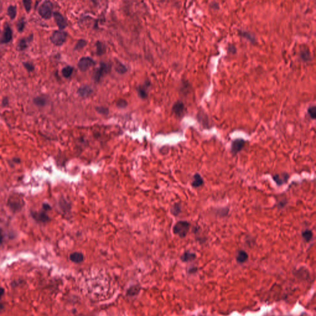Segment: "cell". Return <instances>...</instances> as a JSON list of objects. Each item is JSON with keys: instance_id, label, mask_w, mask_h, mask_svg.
<instances>
[{"instance_id": "2e32d148", "label": "cell", "mask_w": 316, "mask_h": 316, "mask_svg": "<svg viewBox=\"0 0 316 316\" xmlns=\"http://www.w3.org/2000/svg\"><path fill=\"white\" fill-rule=\"evenodd\" d=\"M70 260L75 263H81L84 259V254L80 252H74L70 254Z\"/></svg>"}, {"instance_id": "f1b7e54d", "label": "cell", "mask_w": 316, "mask_h": 316, "mask_svg": "<svg viewBox=\"0 0 316 316\" xmlns=\"http://www.w3.org/2000/svg\"><path fill=\"white\" fill-rule=\"evenodd\" d=\"M86 45H87V41L84 40V39H81V40H79L77 41V44H76V45H75V46L74 48V49L75 50L82 49Z\"/></svg>"}, {"instance_id": "8d00e7d4", "label": "cell", "mask_w": 316, "mask_h": 316, "mask_svg": "<svg viewBox=\"0 0 316 316\" xmlns=\"http://www.w3.org/2000/svg\"><path fill=\"white\" fill-rule=\"evenodd\" d=\"M96 110L99 113H101L102 114H108L109 113L108 109L106 108H104V107H98L96 108Z\"/></svg>"}, {"instance_id": "52a82bcc", "label": "cell", "mask_w": 316, "mask_h": 316, "mask_svg": "<svg viewBox=\"0 0 316 316\" xmlns=\"http://www.w3.org/2000/svg\"><path fill=\"white\" fill-rule=\"evenodd\" d=\"M95 64V62L93 59L89 57H84L79 60L78 67L82 72H85Z\"/></svg>"}, {"instance_id": "ee69618b", "label": "cell", "mask_w": 316, "mask_h": 316, "mask_svg": "<svg viewBox=\"0 0 316 316\" xmlns=\"http://www.w3.org/2000/svg\"><path fill=\"white\" fill-rule=\"evenodd\" d=\"M2 9V3H0V13H1Z\"/></svg>"}, {"instance_id": "ab89813d", "label": "cell", "mask_w": 316, "mask_h": 316, "mask_svg": "<svg viewBox=\"0 0 316 316\" xmlns=\"http://www.w3.org/2000/svg\"><path fill=\"white\" fill-rule=\"evenodd\" d=\"M3 240H4L3 232V230L1 228H0V245H1L3 243Z\"/></svg>"}, {"instance_id": "7bdbcfd3", "label": "cell", "mask_w": 316, "mask_h": 316, "mask_svg": "<svg viewBox=\"0 0 316 316\" xmlns=\"http://www.w3.org/2000/svg\"><path fill=\"white\" fill-rule=\"evenodd\" d=\"M4 292H5L4 289L3 288H0V299H1L2 296L4 294Z\"/></svg>"}, {"instance_id": "4fadbf2b", "label": "cell", "mask_w": 316, "mask_h": 316, "mask_svg": "<svg viewBox=\"0 0 316 316\" xmlns=\"http://www.w3.org/2000/svg\"><path fill=\"white\" fill-rule=\"evenodd\" d=\"M32 216L36 221H38L40 222L46 223L49 222L50 220L49 216L43 211L39 213H32Z\"/></svg>"}, {"instance_id": "8992f818", "label": "cell", "mask_w": 316, "mask_h": 316, "mask_svg": "<svg viewBox=\"0 0 316 316\" xmlns=\"http://www.w3.org/2000/svg\"><path fill=\"white\" fill-rule=\"evenodd\" d=\"M110 70V66L106 63H101L99 67L96 70L94 75V79L96 82H99L101 78Z\"/></svg>"}, {"instance_id": "d590c367", "label": "cell", "mask_w": 316, "mask_h": 316, "mask_svg": "<svg viewBox=\"0 0 316 316\" xmlns=\"http://www.w3.org/2000/svg\"><path fill=\"white\" fill-rule=\"evenodd\" d=\"M145 89H146V88L143 87H140L138 88V94L142 98H145L147 96V93H146V90Z\"/></svg>"}, {"instance_id": "6da1fadb", "label": "cell", "mask_w": 316, "mask_h": 316, "mask_svg": "<svg viewBox=\"0 0 316 316\" xmlns=\"http://www.w3.org/2000/svg\"><path fill=\"white\" fill-rule=\"evenodd\" d=\"M191 224L185 221L177 222L173 227V232L180 238H185L190 229Z\"/></svg>"}, {"instance_id": "3957f363", "label": "cell", "mask_w": 316, "mask_h": 316, "mask_svg": "<svg viewBox=\"0 0 316 316\" xmlns=\"http://www.w3.org/2000/svg\"><path fill=\"white\" fill-rule=\"evenodd\" d=\"M67 34L63 31H56L50 37V40L52 44L56 46L63 45L67 38Z\"/></svg>"}, {"instance_id": "e575fe53", "label": "cell", "mask_w": 316, "mask_h": 316, "mask_svg": "<svg viewBox=\"0 0 316 316\" xmlns=\"http://www.w3.org/2000/svg\"><path fill=\"white\" fill-rule=\"evenodd\" d=\"M217 212H220V213L217 214L218 216H220L221 217H224L227 216L229 212V209L228 207L225 208H221V209L217 210Z\"/></svg>"}, {"instance_id": "f546056e", "label": "cell", "mask_w": 316, "mask_h": 316, "mask_svg": "<svg viewBox=\"0 0 316 316\" xmlns=\"http://www.w3.org/2000/svg\"><path fill=\"white\" fill-rule=\"evenodd\" d=\"M116 70L119 73V74H124L127 72V67L122 63L118 62L117 64H116Z\"/></svg>"}, {"instance_id": "b9f144b4", "label": "cell", "mask_w": 316, "mask_h": 316, "mask_svg": "<svg viewBox=\"0 0 316 316\" xmlns=\"http://www.w3.org/2000/svg\"><path fill=\"white\" fill-rule=\"evenodd\" d=\"M210 7H211L213 9H219V4L217 3H213L211 5H210Z\"/></svg>"}, {"instance_id": "cb8c5ba5", "label": "cell", "mask_w": 316, "mask_h": 316, "mask_svg": "<svg viewBox=\"0 0 316 316\" xmlns=\"http://www.w3.org/2000/svg\"><path fill=\"white\" fill-rule=\"evenodd\" d=\"M302 237L306 242H309L312 240L313 237V232L311 230L307 229L302 232Z\"/></svg>"}, {"instance_id": "4316f807", "label": "cell", "mask_w": 316, "mask_h": 316, "mask_svg": "<svg viewBox=\"0 0 316 316\" xmlns=\"http://www.w3.org/2000/svg\"><path fill=\"white\" fill-rule=\"evenodd\" d=\"M74 70V68L70 66H67L62 69V74L65 78H69L71 76Z\"/></svg>"}, {"instance_id": "d6986e66", "label": "cell", "mask_w": 316, "mask_h": 316, "mask_svg": "<svg viewBox=\"0 0 316 316\" xmlns=\"http://www.w3.org/2000/svg\"><path fill=\"white\" fill-rule=\"evenodd\" d=\"M248 259V253L244 250H239L237 253L236 260L239 263H244Z\"/></svg>"}, {"instance_id": "7c38bea8", "label": "cell", "mask_w": 316, "mask_h": 316, "mask_svg": "<svg viewBox=\"0 0 316 316\" xmlns=\"http://www.w3.org/2000/svg\"><path fill=\"white\" fill-rule=\"evenodd\" d=\"M197 117L198 121L203 125L204 127L209 128L210 127L209 117L203 111H200L198 113Z\"/></svg>"}, {"instance_id": "d4e9b609", "label": "cell", "mask_w": 316, "mask_h": 316, "mask_svg": "<svg viewBox=\"0 0 316 316\" xmlns=\"http://www.w3.org/2000/svg\"><path fill=\"white\" fill-rule=\"evenodd\" d=\"M96 53L98 55H102L105 52H106V46H105L102 42L97 41L96 43Z\"/></svg>"}, {"instance_id": "603a6c76", "label": "cell", "mask_w": 316, "mask_h": 316, "mask_svg": "<svg viewBox=\"0 0 316 316\" xmlns=\"http://www.w3.org/2000/svg\"><path fill=\"white\" fill-rule=\"evenodd\" d=\"M140 290V288L138 286H135V285L131 286H130L129 288V289L127 290V295L128 296H136V295H137L139 293Z\"/></svg>"}, {"instance_id": "83f0119b", "label": "cell", "mask_w": 316, "mask_h": 316, "mask_svg": "<svg viewBox=\"0 0 316 316\" xmlns=\"http://www.w3.org/2000/svg\"><path fill=\"white\" fill-rule=\"evenodd\" d=\"M25 27V20L23 18H22L19 20V21L17 23L16 27L17 29V31L19 32H22L24 30V28Z\"/></svg>"}, {"instance_id": "8fae6325", "label": "cell", "mask_w": 316, "mask_h": 316, "mask_svg": "<svg viewBox=\"0 0 316 316\" xmlns=\"http://www.w3.org/2000/svg\"><path fill=\"white\" fill-rule=\"evenodd\" d=\"M172 111L178 117H182L185 112V106L181 101H178L175 102L172 107Z\"/></svg>"}, {"instance_id": "277c9868", "label": "cell", "mask_w": 316, "mask_h": 316, "mask_svg": "<svg viewBox=\"0 0 316 316\" xmlns=\"http://www.w3.org/2000/svg\"><path fill=\"white\" fill-rule=\"evenodd\" d=\"M246 143V141L242 138H237L234 140L231 144L230 151L232 154L233 156H235L240 153L245 147Z\"/></svg>"}, {"instance_id": "ba28073f", "label": "cell", "mask_w": 316, "mask_h": 316, "mask_svg": "<svg viewBox=\"0 0 316 316\" xmlns=\"http://www.w3.org/2000/svg\"><path fill=\"white\" fill-rule=\"evenodd\" d=\"M34 36L33 35H31L27 37H24L22 38L19 40L17 44V49L20 51H22L25 50L29 46V45L31 43V42L33 40Z\"/></svg>"}, {"instance_id": "74e56055", "label": "cell", "mask_w": 316, "mask_h": 316, "mask_svg": "<svg viewBox=\"0 0 316 316\" xmlns=\"http://www.w3.org/2000/svg\"><path fill=\"white\" fill-rule=\"evenodd\" d=\"M227 50L229 52H231V53H235V52H236V49L235 48V46L233 45H228V48H227Z\"/></svg>"}, {"instance_id": "e0dca14e", "label": "cell", "mask_w": 316, "mask_h": 316, "mask_svg": "<svg viewBox=\"0 0 316 316\" xmlns=\"http://www.w3.org/2000/svg\"><path fill=\"white\" fill-rule=\"evenodd\" d=\"M300 56L301 59L304 62H307V61H309L311 60V52H310L309 49L306 48H302L301 49H300Z\"/></svg>"}, {"instance_id": "9a60e30c", "label": "cell", "mask_w": 316, "mask_h": 316, "mask_svg": "<svg viewBox=\"0 0 316 316\" xmlns=\"http://www.w3.org/2000/svg\"><path fill=\"white\" fill-rule=\"evenodd\" d=\"M92 88L89 86H84L78 89L77 93L81 97L85 98L88 97L92 94Z\"/></svg>"}, {"instance_id": "484cf974", "label": "cell", "mask_w": 316, "mask_h": 316, "mask_svg": "<svg viewBox=\"0 0 316 316\" xmlns=\"http://www.w3.org/2000/svg\"><path fill=\"white\" fill-rule=\"evenodd\" d=\"M8 15L10 17L11 20H13L16 18L17 15V7L16 6L11 5L8 8Z\"/></svg>"}, {"instance_id": "5bb4252c", "label": "cell", "mask_w": 316, "mask_h": 316, "mask_svg": "<svg viewBox=\"0 0 316 316\" xmlns=\"http://www.w3.org/2000/svg\"><path fill=\"white\" fill-rule=\"evenodd\" d=\"M204 185V180L201 175L198 173L195 174L193 177V181L192 182V186L193 188H199Z\"/></svg>"}, {"instance_id": "ac0fdd59", "label": "cell", "mask_w": 316, "mask_h": 316, "mask_svg": "<svg viewBox=\"0 0 316 316\" xmlns=\"http://www.w3.org/2000/svg\"><path fill=\"white\" fill-rule=\"evenodd\" d=\"M33 102L38 107H44L47 104L48 99L45 96H38L34 98Z\"/></svg>"}, {"instance_id": "836d02e7", "label": "cell", "mask_w": 316, "mask_h": 316, "mask_svg": "<svg viewBox=\"0 0 316 316\" xmlns=\"http://www.w3.org/2000/svg\"><path fill=\"white\" fill-rule=\"evenodd\" d=\"M117 106L119 108H124L127 106V102L124 99H120L117 101Z\"/></svg>"}, {"instance_id": "30bf717a", "label": "cell", "mask_w": 316, "mask_h": 316, "mask_svg": "<svg viewBox=\"0 0 316 316\" xmlns=\"http://www.w3.org/2000/svg\"><path fill=\"white\" fill-rule=\"evenodd\" d=\"M289 178V175L286 172H283L280 174H275L272 176V178L274 181L278 186H282L284 184L286 183L288 179Z\"/></svg>"}, {"instance_id": "d6a6232c", "label": "cell", "mask_w": 316, "mask_h": 316, "mask_svg": "<svg viewBox=\"0 0 316 316\" xmlns=\"http://www.w3.org/2000/svg\"><path fill=\"white\" fill-rule=\"evenodd\" d=\"M307 112H308V114H309V116L311 117V118L312 119H315V116H316V108H315V106H313L310 107L308 109Z\"/></svg>"}, {"instance_id": "4dcf8cb0", "label": "cell", "mask_w": 316, "mask_h": 316, "mask_svg": "<svg viewBox=\"0 0 316 316\" xmlns=\"http://www.w3.org/2000/svg\"><path fill=\"white\" fill-rule=\"evenodd\" d=\"M23 66L26 69V70L29 72H32L35 70V66L32 63L24 62L23 63Z\"/></svg>"}, {"instance_id": "7a4b0ae2", "label": "cell", "mask_w": 316, "mask_h": 316, "mask_svg": "<svg viewBox=\"0 0 316 316\" xmlns=\"http://www.w3.org/2000/svg\"><path fill=\"white\" fill-rule=\"evenodd\" d=\"M53 9V5L49 1L43 2L39 7L38 12L40 16L44 19H49L53 14L52 12Z\"/></svg>"}, {"instance_id": "60d3db41", "label": "cell", "mask_w": 316, "mask_h": 316, "mask_svg": "<svg viewBox=\"0 0 316 316\" xmlns=\"http://www.w3.org/2000/svg\"><path fill=\"white\" fill-rule=\"evenodd\" d=\"M43 209L45 210H50L51 209V207L49 204L45 203V204H43Z\"/></svg>"}, {"instance_id": "1f68e13d", "label": "cell", "mask_w": 316, "mask_h": 316, "mask_svg": "<svg viewBox=\"0 0 316 316\" xmlns=\"http://www.w3.org/2000/svg\"><path fill=\"white\" fill-rule=\"evenodd\" d=\"M22 3L26 11H27V13H29L32 8V2L30 1V0H23Z\"/></svg>"}, {"instance_id": "44dd1931", "label": "cell", "mask_w": 316, "mask_h": 316, "mask_svg": "<svg viewBox=\"0 0 316 316\" xmlns=\"http://www.w3.org/2000/svg\"><path fill=\"white\" fill-rule=\"evenodd\" d=\"M239 34L242 37L246 38L248 40H249L250 42L253 43H256V38L254 35H253L251 33L248 32L247 31H239Z\"/></svg>"}, {"instance_id": "5b68a950", "label": "cell", "mask_w": 316, "mask_h": 316, "mask_svg": "<svg viewBox=\"0 0 316 316\" xmlns=\"http://www.w3.org/2000/svg\"><path fill=\"white\" fill-rule=\"evenodd\" d=\"M13 39V31L8 23H6L4 27L2 36L0 38V43L6 44L9 43Z\"/></svg>"}, {"instance_id": "f35d334b", "label": "cell", "mask_w": 316, "mask_h": 316, "mask_svg": "<svg viewBox=\"0 0 316 316\" xmlns=\"http://www.w3.org/2000/svg\"><path fill=\"white\" fill-rule=\"evenodd\" d=\"M9 104V99L7 97H5L3 99V101H2V105L4 107H6L7 106H8Z\"/></svg>"}, {"instance_id": "ffe728a7", "label": "cell", "mask_w": 316, "mask_h": 316, "mask_svg": "<svg viewBox=\"0 0 316 316\" xmlns=\"http://www.w3.org/2000/svg\"><path fill=\"white\" fill-rule=\"evenodd\" d=\"M180 258L183 262H190L195 260L196 258V255L194 253L186 251L182 254Z\"/></svg>"}, {"instance_id": "9c48e42d", "label": "cell", "mask_w": 316, "mask_h": 316, "mask_svg": "<svg viewBox=\"0 0 316 316\" xmlns=\"http://www.w3.org/2000/svg\"><path fill=\"white\" fill-rule=\"evenodd\" d=\"M53 17L55 19V20L58 25L59 29L62 31L67 26V22L66 20V19L64 17V16L59 12H54L53 13Z\"/></svg>"}, {"instance_id": "7402d4cb", "label": "cell", "mask_w": 316, "mask_h": 316, "mask_svg": "<svg viewBox=\"0 0 316 316\" xmlns=\"http://www.w3.org/2000/svg\"><path fill=\"white\" fill-rule=\"evenodd\" d=\"M181 212V206L180 203H175L171 209V213L174 216H178Z\"/></svg>"}]
</instances>
